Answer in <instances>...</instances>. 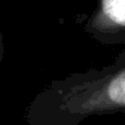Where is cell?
Instances as JSON below:
<instances>
[{"mask_svg": "<svg viewBox=\"0 0 125 125\" xmlns=\"http://www.w3.org/2000/svg\"><path fill=\"white\" fill-rule=\"evenodd\" d=\"M125 113V48L108 66L51 81L28 109L30 125H78L88 117Z\"/></svg>", "mask_w": 125, "mask_h": 125, "instance_id": "obj_1", "label": "cell"}, {"mask_svg": "<svg viewBox=\"0 0 125 125\" xmlns=\"http://www.w3.org/2000/svg\"><path fill=\"white\" fill-rule=\"evenodd\" d=\"M97 6L82 23L83 31L103 45L125 46V0H95Z\"/></svg>", "mask_w": 125, "mask_h": 125, "instance_id": "obj_2", "label": "cell"}, {"mask_svg": "<svg viewBox=\"0 0 125 125\" xmlns=\"http://www.w3.org/2000/svg\"><path fill=\"white\" fill-rule=\"evenodd\" d=\"M2 54H3V46H2V35L0 33V62L2 58Z\"/></svg>", "mask_w": 125, "mask_h": 125, "instance_id": "obj_3", "label": "cell"}]
</instances>
